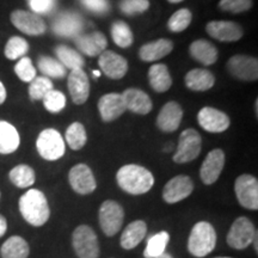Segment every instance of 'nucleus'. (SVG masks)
<instances>
[{
  "label": "nucleus",
  "mask_w": 258,
  "mask_h": 258,
  "mask_svg": "<svg viewBox=\"0 0 258 258\" xmlns=\"http://www.w3.org/2000/svg\"><path fill=\"white\" fill-rule=\"evenodd\" d=\"M117 184L123 191L131 195H143L152 189L154 185V177L146 167L128 164L122 166L116 175Z\"/></svg>",
  "instance_id": "obj_1"
},
{
  "label": "nucleus",
  "mask_w": 258,
  "mask_h": 258,
  "mask_svg": "<svg viewBox=\"0 0 258 258\" xmlns=\"http://www.w3.org/2000/svg\"><path fill=\"white\" fill-rule=\"evenodd\" d=\"M19 212L24 220L35 227L43 226L50 217L47 198L41 190L30 189L19 199Z\"/></svg>",
  "instance_id": "obj_2"
},
{
  "label": "nucleus",
  "mask_w": 258,
  "mask_h": 258,
  "mask_svg": "<svg viewBox=\"0 0 258 258\" xmlns=\"http://www.w3.org/2000/svg\"><path fill=\"white\" fill-rule=\"evenodd\" d=\"M215 245L217 232L212 224L200 221L194 225L188 239V251L194 257H206L215 249Z\"/></svg>",
  "instance_id": "obj_3"
},
{
  "label": "nucleus",
  "mask_w": 258,
  "mask_h": 258,
  "mask_svg": "<svg viewBox=\"0 0 258 258\" xmlns=\"http://www.w3.org/2000/svg\"><path fill=\"white\" fill-rule=\"evenodd\" d=\"M72 245L79 258H99L98 238L88 225H80L74 230Z\"/></svg>",
  "instance_id": "obj_4"
},
{
  "label": "nucleus",
  "mask_w": 258,
  "mask_h": 258,
  "mask_svg": "<svg viewBox=\"0 0 258 258\" xmlns=\"http://www.w3.org/2000/svg\"><path fill=\"white\" fill-rule=\"evenodd\" d=\"M99 226L106 237H112L121 230L124 220V211L120 203L106 200L102 203L98 212Z\"/></svg>",
  "instance_id": "obj_5"
},
{
  "label": "nucleus",
  "mask_w": 258,
  "mask_h": 258,
  "mask_svg": "<svg viewBox=\"0 0 258 258\" xmlns=\"http://www.w3.org/2000/svg\"><path fill=\"white\" fill-rule=\"evenodd\" d=\"M37 152L43 159L54 161L64 154V140L56 129L48 128L42 131L36 141Z\"/></svg>",
  "instance_id": "obj_6"
},
{
  "label": "nucleus",
  "mask_w": 258,
  "mask_h": 258,
  "mask_svg": "<svg viewBox=\"0 0 258 258\" xmlns=\"http://www.w3.org/2000/svg\"><path fill=\"white\" fill-rule=\"evenodd\" d=\"M202 138L198 131L189 128L182 132L179 137L178 146L173 156V161L177 164L190 163L201 153Z\"/></svg>",
  "instance_id": "obj_7"
},
{
  "label": "nucleus",
  "mask_w": 258,
  "mask_h": 258,
  "mask_svg": "<svg viewBox=\"0 0 258 258\" xmlns=\"http://www.w3.org/2000/svg\"><path fill=\"white\" fill-rule=\"evenodd\" d=\"M256 228L250 219L239 217L235 219L227 233V244L232 249L244 250L252 243Z\"/></svg>",
  "instance_id": "obj_8"
},
{
  "label": "nucleus",
  "mask_w": 258,
  "mask_h": 258,
  "mask_svg": "<svg viewBox=\"0 0 258 258\" xmlns=\"http://www.w3.org/2000/svg\"><path fill=\"white\" fill-rule=\"evenodd\" d=\"M234 191L241 207L257 211L258 209V180L251 175H241L234 183Z\"/></svg>",
  "instance_id": "obj_9"
},
{
  "label": "nucleus",
  "mask_w": 258,
  "mask_h": 258,
  "mask_svg": "<svg viewBox=\"0 0 258 258\" xmlns=\"http://www.w3.org/2000/svg\"><path fill=\"white\" fill-rule=\"evenodd\" d=\"M10 19L19 31L29 35V36H40L47 30L46 22L41 16L24 11V10H16L10 16Z\"/></svg>",
  "instance_id": "obj_10"
},
{
  "label": "nucleus",
  "mask_w": 258,
  "mask_h": 258,
  "mask_svg": "<svg viewBox=\"0 0 258 258\" xmlns=\"http://www.w3.org/2000/svg\"><path fill=\"white\" fill-rule=\"evenodd\" d=\"M70 185L80 195H89L97 188V182L92 170L86 164H77L70 170Z\"/></svg>",
  "instance_id": "obj_11"
},
{
  "label": "nucleus",
  "mask_w": 258,
  "mask_h": 258,
  "mask_svg": "<svg viewBox=\"0 0 258 258\" xmlns=\"http://www.w3.org/2000/svg\"><path fill=\"white\" fill-rule=\"evenodd\" d=\"M227 70L232 76L243 82L258 79V60L247 55H234L227 62Z\"/></svg>",
  "instance_id": "obj_12"
},
{
  "label": "nucleus",
  "mask_w": 258,
  "mask_h": 258,
  "mask_svg": "<svg viewBox=\"0 0 258 258\" xmlns=\"http://www.w3.org/2000/svg\"><path fill=\"white\" fill-rule=\"evenodd\" d=\"M194 182L189 176L179 175L171 178L163 189V199L166 203H177L191 195Z\"/></svg>",
  "instance_id": "obj_13"
},
{
  "label": "nucleus",
  "mask_w": 258,
  "mask_h": 258,
  "mask_svg": "<svg viewBox=\"0 0 258 258\" xmlns=\"http://www.w3.org/2000/svg\"><path fill=\"white\" fill-rule=\"evenodd\" d=\"M84 29V19L76 12H62L54 19L51 30L61 37H77Z\"/></svg>",
  "instance_id": "obj_14"
},
{
  "label": "nucleus",
  "mask_w": 258,
  "mask_h": 258,
  "mask_svg": "<svg viewBox=\"0 0 258 258\" xmlns=\"http://www.w3.org/2000/svg\"><path fill=\"white\" fill-rule=\"evenodd\" d=\"M199 124L209 133H222L227 131L231 120L224 111L211 106H205L198 114Z\"/></svg>",
  "instance_id": "obj_15"
},
{
  "label": "nucleus",
  "mask_w": 258,
  "mask_h": 258,
  "mask_svg": "<svg viewBox=\"0 0 258 258\" xmlns=\"http://www.w3.org/2000/svg\"><path fill=\"white\" fill-rule=\"evenodd\" d=\"M225 166V153L220 148H214L207 154L206 159L203 160L200 176L202 182L206 185H211L215 183L220 177Z\"/></svg>",
  "instance_id": "obj_16"
},
{
  "label": "nucleus",
  "mask_w": 258,
  "mask_h": 258,
  "mask_svg": "<svg viewBox=\"0 0 258 258\" xmlns=\"http://www.w3.org/2000/svg\"><path fill=\"white\" fill-rule=\"evenodd\" d=\"M98 64L108 78L121 79L128 71V62L123 56L112 50H104L98 57Z\"/></svg>",
  "instance_id": "obj_17"
},
{
  "label": "nucleus",
  "mask_w": 258,
  "mask_h": 258,
  "mask_svg": "<svg viewBox=\"0 0 258 258\" xmlns=\"http://www.w3.org/2000/svg\"><path fill=\"white\" fill-rule=\"evenodd\" d=\"M209 36L221 42H235L243 37V28L235 22L212 21L206 25Z\"/></svg>",
  "instance_id": "obj_18"
},
{
  "label": "nucleus",
  "mask_w": 258,
  "mask_h": 258,
  "mask_svg": "<svg viewBox=\"0 0 258 258\" xmlns=\"http://www.w3.org/2000/svg\"><path fill=\"white\" fill-rule=\"evenodd\" d=\"M69 91L72 101L77 105H82L88 101L90 95V80L83 69L73 70L69 74Z\"/></svg>",
  "instance_id": "obj_19"
},
{
  "label": "nucleus",
  "mask_w": 258,
  "mask_h": 258,
  "mask_svg": "<svg viewBox=\"0 0 258 258\" xmlns=\"http://www.w3.org/2000/svg\"><path fill=\"white\" fill-rule=\"evenodd\" d=\"M183 118V109L177 102H167L157 117V127L164 133H172L179 128Z\"/></svg>",
  "instance_id": "obj_20"
},
{
  "label": "nucleus",
  "mask_w": 258,
  "mask_h": 258,
  "mask_svg": "<svg viewBox=\"0 0 258 258\" xmlns=\"http://www.w3.org/2000/svg\"><path fill=\"white\" fill-rule=\"evenodd\" d=\"M74 43L85 55L99 56L106 49L108 40L103 32L95 31L91 34L78 35L77 37H74Z\"/></svg>",
  "instance_id": "obj_21"
},
{
  "label": "nucleus",
  "mask_w": 258,
  "mask_h": 258,
  "mask_svg": "<svg viewBox=\"0 0 258 258\" xmlns=\"http://www.w3.org/2000/svg\"><path fill=\"white\" fill-rule=\"evenodd\" d=\"M125 109L123 98L120 93H108L98 101V111L104 122H112L124 114Z\"/></svg>",
  "instance_id": "obj_22"
},
{
  "label": "nucleus",
  "mask_w": 258,
  "mask_h": 258,
  "mask_svg": "<svg viewBox=\"0 0 258 258\" xmlns=\"http://www.w3.org/2000/svg\"><path fill=\"white\" fill-rule=\"evenodd\" d=\"M121 96L123 98L125 109L134 112V114L147 115L148 112L152 110V101H151L150 96L143 90L134 88L127 89Z\"/></svg>",
  "instance_id": "obj_23"
},
{
  "label": "nucleus",
  "mask_w": 258,
  "mask_h": 258,
  "mask_svg": "<svg viewBox=\"0 0 258 258\" xmlns=\"http://www.w3.org/2000/svg\"><path fill=\"white\" fill-rule=\"evenodd\" d=\"M173 50V42L167 38H159L153 42H148L144 44L139 50V56L146 62H153L158 61L166 55H169Z\"/></svg>",
  "instance_id": "obj_24"
},
{
  "label": "nucleus",
  "mask_w": 258,
  "mask_h": 258,
  "mask_svg": "<svg viewBox=\"0 0 258 258\" xmlns=\"http://www.w3.org/2000/svg\"><path fill=\"white\" fill-rule=\"evenodd\" d=\"M185 86L195 92H203L211 90L215 84V78L213 73L208 70L195 69L189 71L184 78Z\"/></svg>",
  "instance_id": "obj_25"
},
{
  "label": "nucleus",
  "mask_w": 258,
  "mask_h": 258,
  "mask_svg": "<svg viewBox=\"0 0 258 258\" xmlns=\"http://www.w3.org/2000/svg\"><path fill=\"white\" fill-rule=\"evenodd\" d=\"M147 233V225L143 220L131 222L121 234L120 244L124 250H132L137 247Z\"/></svg>",
  "instance_id": "obj_26"
},
{
  "label": "nucleus",
  "mask_w": 258,
  "mask_h": 258,
  "mask_svg": "<svg viewBox=\"0 0 258 258\" xmlns=\"http://www.w3.org/2000/svg\"><path fill=\"white\" fill-rule=\"evenodd\" d=\"M190 55L205 66H211L218 60V49L212 42L206 40L194 41L189 47Z\"/></svg>",
  "instance_id": "obj_27"
},
{
  "label": "nucleus",
  "mask_w": 258,
  "mask_h": 258,
  "mask_svg": "<svg viewBox=\"0 0 258 258\" xmlns=\"http://www.w3.org/2000/svg\"><path fill=\"white\" fill-rule=\"evenodd\" d=\"M148 80L150 85L156 92L163 93L172 85V78H171L169 69L164 63L152 64L148 70Z\"/></svg>",
  "instance_id": "obj_28"
},
{
  "label": "nucleus",
  "mask_w": 258,
  "mask_h": 258,
  "mask_svg": "<svg viewBox=\"0 0 258 258\" xmlns=\"http://www.w3.org/2000/svg\"><path fill=\"white\" fill-rule=\"evenodd\" d=\"M21 138L14 125L6 121H0V154L14 153L19 147Z\"/></svg>",
  "instance_id": "obj_29"
},
{
  "label": "nucleus",
  "mask_w": 258,
  "mask_h": 258,
  "mask_svg": "<svg viewBox=\"0 0 258 258\" xmlns=\"http://www.w3.org/2000/svg\"><path fill=\"white\" fill-rule=\"evenodd\" d=\"M29 253H30L29 244L24 238L19 235L10 237L0 249L2 258H28Z\"/></svg>",
  "instance_id": "obj_30"
},
{
  "label": "nucleus",
  "mask_w": 258,
  "mask_h": 258,
  "mask_svg": "<svg viewBox=\"0 0 258 258\" xmlns=\"http://www.w3.org/2000/svg\"><path fill=\"white\" fill-rule=\"evenodd\" d=\"M55 54L60 62L66 67V70L70 69L73 71L83 69L84 64H85V60H84L82 54H79L72 48L63 46V44H60L55 48Z\"/></svg>",
  "instance_id": "obj_31"
},
{
  "label": "nucleus",
  "mask_w": 258,
  "mask_h": 258,
  "mask_svg": "<svg viewBox=\"0 0 258 258\" xmlns=\"http://www.w3.org/2000/svg\"><path fill=\"white\" fill-rule=\"evenodd\" d=\"M9 177L10 180H11L17 188L21 189L31 186L35 183V179H36L34 169L29 165H24V164L15 166L14 169L10 171Z\"/></svg>",
  "instance_id": "obj_32"
},
{
  "label": "nucleus",
  "mask_w": 258,
  "mask_h": 258,
  "mask_svg": "<svg viewBox=\"0 0 258 258\" xmlns=\"http://www.w3.org/2000/svg\"><path fill=\"white\" fill-rule=\"evenodd\" d=\"M170 235L166 231H161L159 233L153 234L147 240L146 247L144 251L145 258H156L165 252V249L169 244Z\"/></svg>",
  "instance_id": "obj_33"
},
{
  "label": "nucleus",
  "mask_w": 258,
  "mask_h": 258,
  "mask_svg": "<svg viewBox=\"0 0 258 258\" xmlns=\"http://www.w3.org/2000/svg\"><path fill=\"white\" fill-rule=\"evenodd\" d=\"M37 66L41 73H43V76L47 77V78H63L67 73L66 67L59 60L49 56L38 57Z\"/></svg>",
  "instance_id": "obj_34"
},
{
  "label": "nucleus",
  "mask_w": 258,
  "mask_h": 258,
  "mask_svg": "<svg viewBox=\"0 0 258 258\" xmlns=\"http://www.w3.org/2000/svg\"><path fill=\"white\" fill-rule=\"evenodd\" d=\"M111 37L116 46L128 48L133 43L134 37L132 29L123 21H116L111 25Z\"/></svg>",
  "instance_id": "obj_35"
},
{
  "label": "nucleus",
  "mask_w": 258,
  "mask_h": 258,
  "mask_svg": "<svg viewBox=\"0 0 258 258\" xmlns=\"http://www.w3.org/2000/svg\"><path fill=\"white\" fill-rule=\"evenodd\" d=\"M88 141L86 129L80 122H73L66 131V143L73 151H79Z\"/></svg>",
  "instance_id": "obj_36"
},
{
  "label": "nucleus",
  "mask_w": 258,
  "mask_h": 258,
  "mask_svg": "<svg viewBox=\"0 0 258 258\" xmlns=\"http://www.w3.org/2000/svg\"><path fill=\"white\" fill-rule=\"evenodd\" d=\"M29 50V43L24 38L19 36H14L8 41L5 46L4 54L10 60L22 59Z\"/></svg>",
  "instance_id": "obj_37"
},
{
  "label": "nucleus",
  "mask_w": 258,
  "mask_h": 258,
  "mask_svg": "<svg viewBox=\"0 0 258 258\" xmlns=\"http://www.w3.org/2000/svg\"><path fill=\"white\" fill-rule=\"evenodd\" d=\"M192 15L188 9H180L171 16L169 22H167V28L172 32H182L191 23Z\"/></svg>",
  "instance_id": "obj_38"
},
{
  "label": "nucleus",
  "mask_w": 258,
  "mask_h": 258,
  "mask_svg": "<svg viewBox=\"0 0 258 258\" xmlns=\"http://www.w3.org/2000/svg\"><path fill=\"white\" fill-rule=\"evenodd\" d=\"M50 90H53V83L49 78L36 77L29 85V96L32 101H41Z\"/></svg>",
  "instance_id": "obj_39"
},
{
  "label": "nucleus",
  "mask_w": 258,
  "mask_h": 258,
  "mask_svg": "<svg viewBox=\"0 0 258 258\" xmlns=\"http://www.w3.org/2000/svg\"><path fill=\"white\" fill-rule=\"evenodd\" d=\"M43 105L48 111L51 114H56L60 112L66 106V97L62 92L57 91V90H50L46 96L43 97Z\"/></svg>",
  "instance_id": "obj_40"
},
{
  "label": "nucleus",
  "mask_w": 258,
  "mask_h": 258,
  "mask_svg": "<svg viewBox=\"0 0 258 258\" xmlns=\"http://www.w3.org/2000/svg\"><path fill=\"white\" fill-rule=\"evenodd\" d=\"M15 72L18 78L25 83H31L36 78V70L32 64L31 59L28 56H23L18 61L15 66Z\"/></svg>",
  "instance_id": "obj_41"
},
{
  "label": "nucleus",
  "mask_w": 258,
  "mask_h": 258,
  "mask_svg": "<svg viewBox=\"0 0 258 258\" xmlns=\"http://www.w3.org/2000/svg\"><path fill=\"white\" fill-rule=\"evenodd\" d=\"M120 9L127 16L144 14L150 9V2L148 0H121Z\"/></svg>",
  "instance_id": "obj_42"
},
{
  "label": "nucleus",
  "mask_w": 258,
  "mask_h": 258,
  "mask_svg": "<svg viewBox=\"0 0 258 258\" xmlns=\"http://www.w3.org/2000/svg\"><path fill=\"white\" fill-rule=\"evenodd\" d=\"M252 6V0H220L219 8L222 11L232 14H241L247 11Z\"/></svg>",
  "instance_id": "obj_43"
},
{
  "label": "nucleus",
  "mask_w": 258,
  "mask_h": 258,
  "mask_svg": "<svg viewBox=\"0 0 258 258\" xmlns=\"http://www.w3.org/2000/svg\"><path fill=\"white\" fill-rule=\"evenodd\" d=\"M32 14L49 15L56 8V0H28Z\"/></svg>",
  "instance_id": "obj_44"
},
{
  "label": "nucleus",
  "mask_w": 258,
  "mask_h": 258,
  "mask_svg": "<svg viewBox=\"0 0 258 258\" xmlns=\"http://www.w3.org/2000/svg\"><path fill=\"white\" fill-rule=\"evenodd\" d=\"M80 3L88 11L95 15H105L110 10L109 0H80Z\"/></svg>",
  "instance_id": "obj_45"
},
{
  "label": "nucleus",
  "mask_w": 258,
  "mask_h": 258,
  "mask_svg": "<svg viewBox=\"0 0 258 258\" xmlns=\"http://www.w3.org/2000/svg\"><path fill=\"white\" fill-rule=\"evenodd\" d=\"M6 230H8V221L3 215H0V238L6 233Z\"/></svg>",
  "instance_id": "obj_46"
},
{
  "label": "nucleus",
  "mask_w": 258,
  "mask_h": 258,
  "mask_svg": "<svg viewBox=\"0 0 258 258\" xmlns=\"http://www.w3.org/2000/svg\"><path fill=\"white\" fill-rule=\"evenodd\" d=\"M6 101V89L4 84L0 82V105Z\"/></svg>",
  "instance_id": "obj_47"
},
{
  "label": "nucleus",
  "mask_w": 258,
  "mask_h": 258,
  "mask_svg": "<svg viewBox=\"0 0 258 258\" xmlns=\"http://www.w3.org/2000/svg\"><path fill=\"white\" fill-rule=\"evenodd\" d=\"M257 240H258V237H257V232H256V234H254V237H253V245H254V251H256V252H258V245H257Z\"/></svg>",
  "instance_id": "obj_48"
},
{
  "label": "nucleus",
  "mask_w": 258,
  "mask_h": 258,
  "mask_svg": "<svg viewBox=\"0 0 258 258\" xmlns=\"http://www.w3.org/2000/svg\"><path fill=\"white\" fill-rule=\"evenodd\" d=\"M156 258H172V256H171L170 253L164 252L163 254H160V256H158V257H156Z\"/></svg>",
  "instance_id": "obj_49"
},
{
  "label": "nucleus",
  "mask_w": 258,
  "mask_h": 258,
  "mask_svg": "<svg viewBox=\"0 0 258 258\" xmlns=\"http://www.w3.org/2000/svg\"><path fill=\"white\" fill-rule=\"evenodd\" d=\"M167 2L171 3V4H177V3H180V2H183V0H167Z\"/></svg>",
  "instance_id": "obj_50"
},
{
  "label": "nucleus",
  "mask_w": 258,
  "mask_h": 258,
  "mask_svg": "<svg viewBox=\"0 0 258 258\" xmlns=\"http://www.w3.org/2000/svg\"><path fill=\"white\" fill-rule=\"evenodd\" d=\"M93 74H95V77H98L99 76V72H97V71H95V72H93Z\"/></svg>",
  "instance_id": "obj_51"
},
{
  "label": "nucleus",
  "mask_w": 258,
  "mask_h": 258,
  "mask_svg": "<svg viewBox=\"0 0 258 258\" xmlns=\"http://www.w3.org/2000/svg\"><path fill=\"white\" fill-rule=\"evenodd\" d=\"M215 258H231V257H215Z\"/></svg>",
  "instance_id": "obj_52"
},
{
  "label": "nucleus",
  "mask_w": 258,
  "mask_h": 258,
  "mask_svg": "<svg viewBox=\"0 0 258 258\" xmlns=\"http://www.w3.org/2000/svg\"><path fill=\"white\" fill-rule=\"evenodd\" d=\"M0 196H2V194H0Z\"/></svg>",
  "instance_id": "obj_53"
}]
</instances>
